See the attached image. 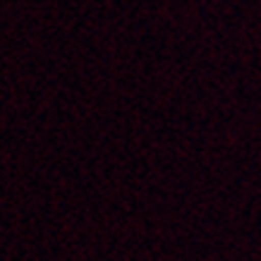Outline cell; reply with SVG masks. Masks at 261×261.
<instances>
[]
</instances>
